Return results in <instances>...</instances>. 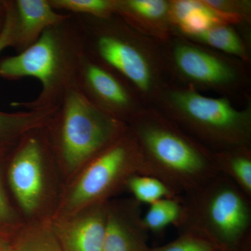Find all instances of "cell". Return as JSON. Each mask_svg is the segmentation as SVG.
Masks as SVG:
<instances>
[{
    "label": "cell",
    "mask_w": 251,
    "mask_h": 251,
    "mask_svg": "<svg viewBox=\"0 0 251 251\" xmlns=\"http://www.w3.org/2000/svg\"><path fill=\"white\" fill-rule=\"evenodd\" d=\"M9 155H0V234L11 239L24 222L11 200L6 186L5 168Z\"/></svg>",
    "instance_id": "7402d4cb"
},
{
    "label": "cell",
    "mask_w": 251,
    "mask_h": 251,
    "mask_svg": "<svg viewBox=\"0 0 251 251\" xmlns=\"http://www.w3.org/2000/svg\"><path fill=\"white\" fill-rule=\"evenodd\" d=\"M127 126L141 150L144 175L161 180L178 197L219 174L214 152L164 115L140 111Z\"/></svg>",
    "instance_id": "6da1fadb"
},
{
    "label": "cell",
    "mask_w": 251,
    "mask_h": 251,
    "mask_svg": "<svg viewBox=\"0 0 251 251\" xmlns=\"http://www.w3.org/2000/svg\"><path fill=\"white\" fill-rule=\"evenodd\" d=\"M140 206L132 197L108 201L103 251H150Z\"/></svg>",
    "instance_id": "7c38bea8"
},
{
    "label": "cell",
    "mask_w": 251,
    "mask_h": 251,
    "mask_svg": "<svg viewBox=\"0 0 251 251\" xmlns=\"http://www.w3.org/2000/svg\"><path fill=\"white\" fill-rule=\"evenodd\" d=\"M14 18V46L20 53L27 49L48 28L59 24L72 14L57 12L49 0H9Z\"/></svg>",
    "instance_id": "4fadbf2b"
},
{
    "label": "cell",
    "mask_w": 251,
    "mask_h": 251,
    "mask_svg": "<svg viewBox=\"0 0 251 251\" xmlns=\"http://www.w3.org/2000/svg\"><path fill=\"white\" fill-rule=\"evenodd\" d=\"M172 62L180 76L203 87L227 90L239 79L237 69L226 59L184 41L175 44Z\"/></svg>",
    "instance_id": "30bf717a"
},
{
    "label": "cell",
    "mask_w": 251,
    "mask_h": 251,
    "mask_svg": "<svg viewBox=\"0 0 251 251\" xmlns=\"http://www.w3.org/2000/svg\"><path fill=\"white\" fill-rule=\"evenodd\" d=\"M13 251H62L49 222L24 224L11 239Z\"/></svg>",
    "instance_id": "ac0fdd59"
},
{
    "label": "cell",
    "mask_w": 251,
    "mask_h": 251,
    "mask_svg": "<svg viewBox=\"0 0 251 251\" xmlns=\"http://www.w3.org/2000/svg\"><path fill=\"white\" fill-rule=\"evenodd\" d=\"M72 15L84 53L118 74L136 94H159V67L136 30L116 14Z\"/></svg>",
    "instance_id": "5b68a950"
},
{
    "label": "cell",
    "mask_w": 251,
    "mask_h": 251,
    "mask_svg": "<svg viewBox=\"0 0 251 251\" xmlns=\"http://www.w3.org/2000/svg\"><path fill=\"white\" fill-rule=\"evenodd\" d=\"M171 1L163 0H115V14L136 31L142 27L165 36L171 24Z\"/></svg>",
    "instance_id": "5bb4252c"
},
{
    "label": "cell",
    "mask_w": 251,
    "mask_h": 251,
    "mask_svg": "<svg viewBox=\"0 0 251 251\" xmlns=\"http://www.w3.org/2000/svg\"><path fill=\"white\" fill-rule=\"evenodd\" d=\"M83 52L72 14L48 28L27 49L0 60V77L18 80L31 77L40 82L39 96L30 101L13 102L28 110L58 108L67 91L75 85L79 60Z\"/></svg>",
    "instance_id": "7a4b0ae2"
},
{
    "label": "cell",
    "mask_w": 251,
    "mask_h": 251,
    "mask_svg": "<svg viewBox=\"0 0 251 251\" xmlns=\"http://www.w3.org/2000/svg\"><path fill=\"white\" fill-rule=\"evenodd\" d=\"M57 109L16 112L0 110V155H9L26 133L47 125Z\"/></svg>",
    "instance_id": "9a60e30c"
},
{
    "label": "cell",
    "mask_w": 251,
    "mask_h": 251,
    "mask_svg": "<svg viewBox=\"0 0 251 251\" xmlns=\"http://www.w3.org/2000/svg\"><path fill=\"white\" fill-rule=\"evenodd\" d=\"M55 11L85 15L97 18H109L115 14V0H49Z\"/></svg>",
    "instance_id": "603a6c76"
},
{
    "label": "cell",
    "mask_w": 251,
    "mask_h": 251,
    "mask_svg": "<svg viewBox=\"0 0 251 251\" xmlns=\"http://www.w3.org/2000/svg\"><path fill=\"white\" fill-rule=\"evenodd\" d=\"M125 190L131 193L132 198L140 204L150 205L164 198L178 197L163 181L149 175L135 174L130 176Z\"/></svg>",
    "instance_id": "44dd1931"
},
{
    "label": "cell",
    "mask_w": 251,
    "mask_h": 251,
    "mask_svg": "<svg viewBox=\"0 0 251 251\" xmlns=\"http://www.w3.org/2000/svg\"><path fill=\"white\" fill-rule=\"evenodd\" d=\"M208 6L219 13L227 24H237L249 19L250 3L237 1H204Z\"/></svg>",
    "instance_id": "d4e9b609"
},
{
    "label": "cell",
    "mask_w": 251,
    "mask_h": 251,
    "mask_svg": "<svg viewBox=\"0 0 251 251\" xmlns=\"http://www.w3.org/2000/svg\"><path fill=\"white\" fill-rule=\"evenodd\" d=\"M65 184L128 129L125 122L96 107L73 86L46 125Z\"/></svg>",
    "instance_id": "3957f363"
},
{
    "label": "cell",
    "mask_w": 251,
    "mask_h": 251,
    "mask_svg": "<svg viewBox=\"0 0 251 251\" xmlns=\"http://www.w3.org/2000/svg\"><path fill=\"white\" fill-rule=\"evenodd\" d=\"M170 19L171 24L176 26L188 37L216 25L227 24L217 11L204 1L195 0L171 1Z\"/></svg>",
    "instance_id": "2e32d148"
},
{
    "label": "cell",
    "mask_w": 251,
    "mask_h": 251,
    "mask_svg": "<svg viewBox=\"0 0 251 251\" xmlns=\"http://www.w3.org/2000/svg\"><path fill=\"white\" fill-rule=\"evenodd\" d=\"M179 232L177 239L166 245L150 249V251H222L215 243L201 232L191 229Z\"/></svg>",
    "instance_id": "cb8c5ba5"
},
{
    "label": "cell",
    "mask_w": 251,
    "mask_h": 251,
    "mask_svg": "<svg viewBox=\"0 0 251 251\" xmlns=\"http://www.w3.org/2000/svg\"><path fill=\"white\" fill-rule=\"evenodd\" d=\"M182 214L175 227L201 232L222 251H239L251 237V198L220 173L181 196Z\"/></svg>",
    "instance_id": "8992f818"
},
{
    "label": "cell",
    "mask_w": 251,
    "mask_h": 251,
    "mask_svg": "<svg viewBox=\"0 0 251 251\" xmlns=\"http://www.w3.org/2000/svg\"><path fill=\"white\" fill-rule=\"evenodd\" d=\"M6 17L4 28L0 34V53L7 48L14 46V18L9 1L4 0Z\"/></svg>",
    "instance_id": "484cf974"
},
{
    "label": "cell",
    "mask_w": 251,
    "mask_h": 251,
    "mask_svg": "<svg viewBox=\"0 0 251 251\" xmlns=\"http://www.w3.org/2000/svg\"><path fill=\"white\" fill-rule=\"evenodd\" d=\"M5 17H6V11H5L4 0H2L0 1V34L4 28Z\"/></svg>",
    "instance_id": "83f0119b"
},
{
    "label": "cell",
    "mask_w": 251,
    "mask_h": 251,
    "mask_svg": "<svg viewBox=\"0 0 251 251\" xmlns=\"http://www.w3.org/2000/svg\"><path fill=\"white\" fill-rule=\"evenodd\" d=\"M75 87L96 107L126 125L141 111L129 84L84 52L77 66Z\"/></svg>",
    "instance_id": "9c48e42d"
},
{
    "label": "cell",
    "mask_w": 251,
    "mask_h": 251,
    "mask_svg": "<svg viewBox=\"0 0 251 251\" xmlns=\"http://www.w3.org/2000/svg\"><path fill=\"white\" fill-rule=\"evenodd\" d=\"M230 25L228 24L216 25L205 31L188 38L202 42L226 53L248 60L249 54L247 47L240 36Z\"/></svg>",
    "instance_id": "d6986e66"
},
{
    "label": "cell",
    "mask_w": 251,
    "mask_h": 251,
    "mask_svg": "<svg viewBox=\"0 0 251 251\" xmlns=\"http://www.w3.org/2000/svg\"><path fill=\"white\" fill-rule=\"evenodd\" d=\"M0 251H13L11 239L0 234Z\"/></svg>",
    "instance_id": "4316f807"
},
{
    "label": "cell",
    "mask_w": 251,
    "mask_h": 251,
    "mask_svg": "<svg viewBox=\"0 0 251 251\" xmlns=\"http://www.w3.org/2000/svg\"><path fill=\"white\" fill-rule=\"evenodd\" d=\"M165 117L213 152L251 148V110H238L226 98L198 93L192 87L163 92Z\"/></svg>",
    "instance_id": "52a82bcc"
},
{
    "label": "cell",
    "mask_w": 251,
    "mask_h": 251,
    "mask_svg": "<svg viewBox=\"0 0 251 251\" xmlns=\"http://www.w3.org/2000/svg\"><path fill=\"white\" fill-rule=\"evenodd\" d=\"M220 173L232 180L251 198V148H238L214 152Z\"/></svg>",
    "instance_id": "e0dca14e"
},
{
    "label": "cell",
    "mask_w": 251,
    "mask_h": 251,
    "mask_svg": "<svg viewBox=\"0 0 251 251\" xmlns=\"http://www.w3.org/2000/svg\"><path fill=\"white\" fill-rule=\"evenodd\" d=\"M143 224L148 232L160 233L171 225L176 226L182 214L181 197L164 198L149 205Z\"/></svg>",
    "instance_id": "ffe728a7"
},
{
    "label": "cell",
    "mask_w": 251,
    "mask_h": 251,
    "mask_svg": "<svg viewBox=\"0 0 251 251\" xmlns=\"http://www.w3.org/2000/svg\"><path fill=\"white\" fill-rule=\"evenodd\" d=\"M108 204L98 203L50 220L62 251H103Z\"/></svg>",
    "instance_id": "8fae6325"
},
{
    "label": "cell",
    "mask_w": 251,
    "mask_h": 251,
    "mask_svg": "<svg viewBox=\"0 0 251 251\" xmlns=\"http://www.w3.org/2000/svg\"><path fill=\"white\" fill-rule=\"evenodd\" d=\"M5 179L24 224L49 222L52 219L65 182L46 125L29 130L21 138L8 156Z\"/></svg>",
    "instance_id": "277c9868"
},
{
    "label": "cell",
    "mask_w": 251,
    "mask_h": 251,
    "mask_svg": "<svg viewBox=\"0 0 251 251\" xmlns=\"http://www.w3.org/2000/svg\"><path fill=\"white\" fill-rule=\"evenodd\" d=\"M143 155L129 128L89 162L64 186L52 216L68 215L86 206L108 202L135 174L144 175Z\"/></svg>",
    "instance_id": "ba28073f"
}]
</instances>
